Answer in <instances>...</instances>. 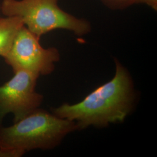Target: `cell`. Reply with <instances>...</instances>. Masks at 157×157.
<instances>
[{
  "instance_id": "6da1fadb",
  "label": "cell",
  "mask_w": 157,
  "mask_h": 157,
  "mask_svg": "<svg viewBox=\"0 0 157 157\" xmlns=\"http://www.w3.org/2000/svg\"><path fill=\"white\" fill-rule=\"evenodd\" d=\"M116 72L112 80L98 87L76 104H63L52 109L54 115L76 124L78 130L89 126L106 127L122 122L131 112L135 100L134 87L128 71L115 61Z\"/></svg>"
},
{
  "instance_id": "7a4b0ae2",
  "label": "cell",
  "mask_w": 157,
  "mask_h": 157,
  "mask_svg": "<svg viewBox=\"0 0 157 157\" xmlns=\"http://www.w3.org/2000/svg\"><path fill=\"white\" fill-rule=\"evenodd\" d=\"M76 130L73 121L38 108L13 125L0 124V148L12 150L22 155L36 149L52 150Z\"/></svg>"
},
{
  "instance_id": "3957f363",
  "label": "cell",
  "mask_w": 157,
  "mask_h": 157,
  "mask_svg": "<svg viewBox=\"0 0 157 157\" xmlns=\"http://www.w3.org/2000/svg\"><path fill=\"white\" fill-rule=\"evenodd\" d=\"M59 0H3L1 12L6 17H16L38 38L56 29L83 36L91 30L90 23L63 11Z\"/></svg>"
},
{
  "instance_id": "277c9868",
  "label": "cell",
  "mask_w": 157,
  "mask_h": 157,
  "mask_svg": "<svg viewBox=\"0 0 157 157\" xmlns=\"http://www.w3.org/2000/svg\"><path fill=\"white\" fill-rule=\"evenodd\" d=\"M39 40L25 25L20 29L4 58L13 72L22 70L40 76L54 71L55 63L60 59L59 52L56 47H43Z\"/></svg>"
},
{
  "instance_id": "5b68a950",
  "label": "cell",
  "mask_w": 157,
  "mask_h": 157,
  "mask_svg": "<svg viewBox=\"0 0 157 157\" xmlns=\"http://www.w3.org/2000/svg\"><path fill=\"white\" fill-rule=\"evenodd\" d=\"M6 83L0 86V124L6 115L13 114L14 122L39 108L43 96L36 91L39 76L19 70Z\"/></svg>"
},
{
  "instance_id": "8992f818",
  "label": "cell",
  "mask_w": 157,
  "mask_h": 157,
  "mask_svg": "<svg viewBox=\"0 0 157 157\" xmlns=\"http://www.w3.org/2000/svg\"><path fill=\"white\" fill-rule=\"evenodd\" d=\"M18 17H0V56L6 57L17 32L23 26Z\"/></svg>"
},
{
  "instance_id": "52a82bcc",
  "label": "cell",
  "mask_w": 157,
  "mask_h": 157,
  "mask_svg": "<svg viewBox=\"0 0 157 157\" xmlns=\"http://www.w3.org/2000/svg\"><path fill=\"white\" fill-rule=\"evenodd\" d=\"M101 2L111 10H124L131 6L139 4V0H100Z\"/></svg>"
},
{
  "instance_id": "ba28073f",
  "label": "cell",
  "mask_w": 157,
  "mask_h": 157,
  "mask_svg": "<svg viewBox=\"0 0 157 157\" xmlns=\"http://www.w3.org/2000/svg\"><path fill=\"white\" fill-rule=\"evenodd\" d=\"M139 4H144L157 11V0H139Z\"/></svg>"
},
{
  "instance_id": "9c48e42d",
  "label": "cell",
  "mask_w": 157,
  "mask_h": 157,
  "mask_svg": "<svg viewBox=\"0 0 157 157\" xmlns=\"http://www.w3.org/2000/svg\"><path fill=\"white\" fill-rule=\"evenodd\" d=\"M0 11H1V3H0Z\"/></svg>"
}]
</instances>
